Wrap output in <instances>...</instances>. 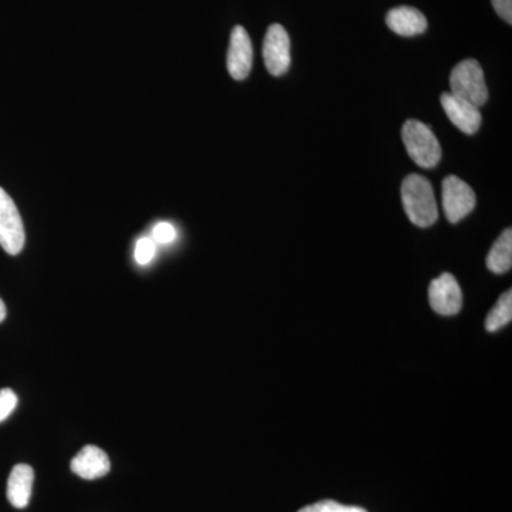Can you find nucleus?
<instances>
[{
    "label": "nucleus",
    "mask_w": 512,
    "mask_h": 512,
    "mask_svg": "<svg viewBox=\"0 0 512 512\" xmlns=\"http://www.w3.org/2000/svg\"><path fill=\"white\" fill-rule=\"evenodd\" d=\"M403 208L416 227H431L439 218L433 187L427 178L412 174L402 184Z\"/></svg>",
    "instance_id": "nucleus-1"
},
{
    "label": "nucleus",
    "mask_w": 512,
    "mask_h": 512,
    "mask_svg": "<svg viewBox=\"0 0 512 512\" xmlns=\"http://www.w3.org/2000/svg\"><path fill=\"white\" fill-rule=\"evenodd\" d=\"M404 147L410 158L423 168H434L441 160L439 140L427 124L409 120L402 128Z\"/></svg>",
    "instance_id": "nucleus-2"
},
{
    "label": "nucleus",
    "mask_w": 512,
    "mask_h": 512,
    "mask_svg": "<svg viewBox=\"0 0 512 512\" xmlns=\"http://www.w3.org/2000/svg\"><path fill=\"white\" fill-rule=\"evenodd\" d=\"M450 93L480 109L488 100L483 67L474 59L464 60L450 74Z\"/></svg>",
    "instance_id": "nucleus-3"
},
{
    "label": "nucleus",
    "mask_w": 512,
    "mask_h": 512,
    "mask_svg": "<svg viewBox=\"0 0 512 512\" xmlns=\"http://www.w3.org/2000/svg\"><path fill=\"white\" fill-rule=\"evenodd\" d=\"M25 228L15 202L0 188V247L9 255H18L25 247Z\"/></svg>",
    "instance_id": "nucleus-4"
},
{
    "label": "nucleus",
    "mask_w": 512,
    "mask_h": 512,
    "mask_svg": "<svg viewBox=\"0 0 512 512\" xmlns=\"http://www.w3.org/2000/svg\"><path fill=\"white\" fill-rule=\"evenodd\" d=\"M443 208L448 221L463 220L476 208L473 188L456 175H448L443 181Z\"/></svg>",
    "instance_id": "nucleus-5"
},
{
    "label": "nucleus",
    "mask_w": 512,
    "mask_h": 512,
    "mask_svg": "<svg viewBox=\"0 0 512 512\" xmlns=\"http://www.w3.org/2000/svg\"><path fill=\"white\" fill-rule=\"evenodd\" d=\"M264 62L272 76L285 74L291 66V39L284 26H269L264 39Z\"/></svg>",
    "instance_id": "nucleus-6"
},
{
    "label": "nucleus",
    "mask_w": 512,
    "mask_h": 512,
    "mask_svg": "<svg viewBox=\"0 0 512 512\" xmlns=\"http://www.w3.org/2000/svg\"><path fill=\"white\" fill-rule=\"evenodd\" d=\"M429 301L433 311L439 315H457L463 306V292L457 279L451 274L434 279L429 288Z\"/></svg>",
    "instance_id": "nucleus-7"
},
{
    "label": "nucleus",
    "mask_w": 512,
    "mask_h": 512,
    "mask_svg": "<svg viewBox=\"0 0 512 512\" xmlns=\"http://www.w3.org/2000/svg\"><path fill=\"white\" fill-rule=\"evenodd\" d=\"M254 62V49L247 30L242 26L232 29L227 56L228 72L232 79L244 80L251 73Z\"/></svg>",
    "instance_id": "nucleus-8"
},
{
    "label": "nucleus",
    "mask_w": 512,
    "mask_h": 512,
    "mask_svg": "<svg viewBox=\"0 0 512 512\" xmlns=\"http://www.w3.org/2000/svg\"><path fill=\"white\" fill-rule=\"evenodd\" d=\"M441 106L446 111L448 119L458 130L463 131L468 136L477 133L481 126V120H483L478 107L460 99V97L453 96L451 93H444L441 96Z\"/></svg>",
    "instance_id": "nucleus-9"
},
{
    "label": "nucleus",
    "mask_w": 512,
    "mask_h": 512,
    "mask_svg": "<svg viewBox=\"0 0 512 512\" xmlns=\"http://www.w3.org/2000/svg\"><path fill=\"white\" fill-rule=\"evenodd\" d=\"M110 467L109 456L96 446L83 447L70 463L73 473L84 480H97L107 476Z\"/></svg>",
    "instance_id": "nucleus-10"
},
{
    "label": "nucleus",
    "mask_w": 512,
    "mask_h": 512,
    "mask_svg": "<svg viewBox=\"0 0 512 512\" xmlns=\"http://www.w3.org/2000/svg\"><path fill=\"white\" fill-rule=\"evenodd\" d=\"M386 23L397 35L412 37L427 30V19L419 9L399 6L387 13Z\"/></svg>",
    "instance_id": "nucleus-11"
},
{
    "label": "nucleus",
    "mask_w": 512,
    "mask_h": 512,
    "mask_svg": "<svg viewBox=\"0 0 512 512\" xmlns=\"http://www.w3.org/2000/svg\"><path fill=\"white\" fill-rule=\"evenodd\" d=\"M33 481H35V471L28 464H18L13 467L8 480L9 503L15 508H26L32 497Z\"/></svg>",
    "instance_id": "nucleus-12"
},
{
    "label": "nucleus",
    "mask_w": 512,
    "mask_h": 512,
    "mask_svg": "<svg viewBox=\"0 0 512 512\" xmlns=\"http://www.w3.org/2000/svg\"><path fill=\"white\" fill-rule=\"evenodd\" d=\"M512 266V231L505 229L487 256V268L494 274H505Z\"/></svg>",
    "instance_id": "nucleus-13"
},
{
    "label": "nucleus",
    "mask_w": 512,
    "mask_h": 512,
    "mask_svg": "<svg viewBox=\"0 0 512 512\" xmlns=\"http://www.w3.org/2000/svg\"><path fill=\"white\" fill-rule=\"evenodd\" d=\"M512 319V291H507L501 295L498 302L495 303L494 308L488 313L487 320H485V329L488 332H497L504 326H507Z\"/></svg>",
    "instance_id": "nucleus-14"
},
{
    "label": "nucleus",
    "mask_w": 512,
    "mask_h": 512,
    "mask_svg": "<svg viewBox=\"0 0 512 512\" xmlns=\"http://www.w3.org/2000/svg\"><path fill=\"white\" fill-rule=\"evenodd\" d=\"M298 512H367L365 508L353 507V505H343L336 501L325 500L319 503L308 505Z\"/></svg>",
    "instance_id": "nucleus-15"
},
{
    "label": "nucleus",
    "mask_w": 512,
    "mask_h": 512,
    "mask_svg": "<svg viewBox=\"0 0 512 512\" xmlns=\"http://www.w3.org/2000/svg\"><path fill=\"white\" fill-rule=\"evenodd\" d=\"M136 261L140 265H147L153 261L156 255V242L151 238L138 239L136 245Z\"/></svg>",
    "instance_id": "nucleus-16"
},
{
    "label": "nucleus",
    "mask_w": 512,
    "mask_h": 512,
    "mask_svg": "<svg viewBox=\"0 0 512 512\" xmlns=\"http://www.w3.org/2000/svg\"><path fill=\"white\" fill-rule=\"evenodd\" d=\"M18 406V396L13 390H0V423L8 419L13 410Z\"/></svg>",
    "instance_id": "nucleus-17"
},
{
    "label": "nucleus",
    "mask_w": 512,
    "mask_h": 512,
    "mask_svg": "<svg viewBox=\"0 0 512 512\" xmlns=\"http://www.w3.org/2000/svg\"><path fill=\"white\" fill-rule=\"evenodd\" d=\"M175 237H177V231L173 225L168 224V222H160L153 229V241L156 244H171L174 241Z\"/></svg>",
    "instance_id": "nucleus-18"
},
{
    "label": "nucleus",
    "mask_w": 512,
    "mask_h": 512,
    "mask_svg": "<svg viewBox=\"0 0 512 512\" xmlns=\"http://www.w3.org/2000/svg\"><path fill=\"white\" fill-rule=\"evenodd\" d=\"M495 12L500 18H503L508 25L512 23V0H491Z\"/></svg>",
    "instance_id": "nucleus-19"
},
{
    "label": "nucleus",
    "mask_w": 512,
    "mask_h": 512,
    "mask_svg": "<svg viewBox=\"0 0 512 512\" xmlns=\"http://www.w3.org/2000/svg\"><path fill=\"white\" fill-rule=\"evenodd\" d=\"M6 318V305L5 302L2 301V298H0V323L3 322Z\"/></svg>",
    "instance_id": "nucleus-20"
}]
</instances>
